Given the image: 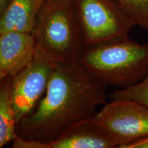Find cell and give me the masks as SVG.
I'll use <instances>...</instances> for the list:
<instances>
[{
	"label": "cell",
	"instance_id": "6da1fadb",
	"mask_svg": "<svg viewBox=\"0 0 148 148\" xmlns=\"http://www.w3.org/2000/svg\"><path fill=\"white\" fill-rule=\"evenodd\" d=\"M106 97V85L79 62L56 64L45 95L17 124V135L49 143L75 122L95 115Z\"/></svg>",
	"mask_w": 148,
	"mask_h": 148
},
{
	"label": "cell",
	"instance_id": "7a4b0ae2",
	"mask_svg": "<svg viewBox=\"0 0 148 148\" xmlns=\"http://www.w3.org/2000/svg\"><path fill=\"white\" fill-rule=\"evenodd\" d=\"M79 62L107 86L128 88L148 74V42L122 37L84 48Z\"/></svg>",
	"mask_w": 148,
	"mask_h": 148
},
{
	"label": "cell",
	"instance_id": "3957f363",
	"mask_svg": "<svg viewBox=\"0 0 148 148\" xmlns=\"http://www.w3.org/2000/svg\"><path fill=\"white\" fill-rule=\"evenodd\" d=\"M31 33L36 49L55 63L79 62L84 47L72 0H46Z\"/></svg>",
	"mask_w": 148,
	"mask_h": 148
},
{
	"label": "cell",
	"instance_id": "277c9868",
	"mask_svg": "<svg viewBox=\"0 0 148 148\" xmlns=\"http://www.w3.org/2000/svg\"><path fill=\"white\" fill-rule=\"evenodd\" d=\"M84 48L129 36L135 25L114 0H72Z\"/></svg>",
	"mask_w": 148,
	"mask_h": 148
},
{
	"label": "cell",
	"instance_id": "5b68a950",
	"mask_svg": "<svg viewBox=\"0 0 148 148\" xmlns=\"http://www.w3.org/2000/svg\"><path fill=\"white\" fill-rule=\"evenodd\" d=\"M56 64L36 47L30 62L12 76L10 101L17 124L32 113L45 95Z\"/></svg>",
	"mask_w": 148,
	"mask_h": 148
},
{
	"label": "cell",
	"instance_id": "8992f818",
	"mask_svg": "<svg viewBox=\"0 0 148 148\" xmlns=\"http://www.w3.org/2000/svg\"><path fill=\"white\" fill-rule=\"evenodd\" d=\"M95 116L119 148L148 136V107L137 101L113 99Z\"/></svg>",
	"mask_w": 148,
	"mask_h": 148
},
{
	"label": "cell",
	"instance_id": "52a82bcc",
	"mask_svg": "<svg viewBox=\"0 0 148 148\" xmlns=\"http://www.w3.org/2000/svg\"><path fill=\"white\" fill-rule=\"evenodd\" d=\"M48 144L49 148L117 147L95 115L75 122Z\"/></svg>",
	"mask_w": 148,
	"mask_h": 148
},
{
	"label": "cell",
	"instance_id": "ba28073f",
	"mask_svg": "<svg viewBox=\"0 0 148 148\" xmlns=\"http://www.w3.org/2000/svg\"><path fill=\"white\" fill-rule=\"evenodd\" d=\"M36 45L32 33L10 31L0 34V69L13 76L34 57Z\"/></svg>",
	"mask_w": 148,
	"mask_h": 148
},
{
	"label": "cell",
	"instance_id": "9c48e42d",
	"mask_svg": "<svg viewBox=\"0 0 148 148\" xmlns=\"http://www.w3.org/2000/svg\"><path fill=\"white\" fill-rule=\"evenodd\" d=\"M46 0H10L0 15V34L10 31L32 32Z\"/></svg>",
	"mask_w": 148,
	"mask_h": 148
},
{
	"label": "cell",
	"instance_id": "30bf717a",
	"mask_svg": "<svg viewBox=\"0 0 148 148\" xmlns=\"http://www.w3.org/2000/svg\"><path fill=\"white\" fill-rule=\"evenodd\" d=\"M11 84L10 75L0 83V148L12 143L17 136V122L10 101Z\"/></svg>",
	"mask_w": 148,
	"mask_h": 148
},
{
	"label": "cell",
	"instance_id": "8fae6325",
	"mask_svg": "<svg viewBox=\"0 0 148 148\" xmlns=\"http://www.w3.org/2000/svg\"><path fill=\"white\" fill-rule=\"evenodd\" d=\"M136 26L148 32V0H114Z\"/></svg>",
	"mask_w": 148,
	"mask_h": 148
},
{
	"label": "cell",
	"instance_id": "7c38bea8",
	"mask_svg": "<svg viewBox=\"0 0 148 148\" xmlns=\"http://www.w3.org/2000/svg\"><path fill=\"white\" fill-rule=\"evenodd\" d=\"M111 99H130L148 107V74L140 82L125 88H119L109 95Z\"/></svg>",
	"mask_w": 148,
	"mask_h": 148
},
{
	"label": "cell",
	"instance_id": "4fadbf2b",
	"mask_svg": "<svg viewBox=\"0 0 148 148\" xmlns=\"http://www.w3.org/2000/svg\"><path fill=\"white\" fill-rule=\"evenodd\" d=\"M12 143L13 148H49V144L47 143L24 138L18 135Z\"/></svg>",
	"mask_w": 148,
	"mask_h": 148
},
{
	"label": "cell",
	"instance_id": "5bb4252c",
	"mask_svg": "<svg viewBox=\"0 0 148 148\" xmlns=\"http://www.w3.org/2000/svg\"><path fill=\"white\" fill-rule=\"evenodd\" d=\"M125 148H148V136L136 140L125 146Z\"/></svg>",
	"mask_w": 148,
	"mask_h": 148
},
{
	"label": "cell",
	"instance_id": "9a60e30c",
	"mask_svg": "<svg viewBox=\"0 0 148 148\" xmlns=\"http://www.w3.org/2000/svg\"><path fill=\"white\" fill-rule=\"evenodd\" d=\"M10 0H0V15L5 10Z\"/></svg>",
	"mask_w": 148,
	"mask_h": 148
},
{
	"label": "cell",
	"instance_id": "2e32d148",
	"mask_svg": "<svg viewBox=\"0 0 148 148\" xmlns=\"http://www.w3.org/2000/svg\"><path fill=\"white\" fill-rule=\"evenodd\" d=\"M6 76L7 75H5L4 73H3V72L2 71V70L0 69V83L2 82L3 79H4Z\"/></svg>",
	"mask_w": 148,
	"mask_h": 148
}]
</instances>
